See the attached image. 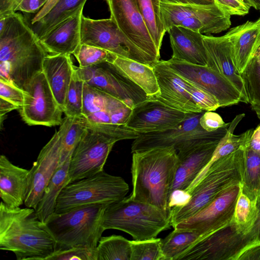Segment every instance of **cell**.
<instances>
[{
  "label": "cell",
  "mask_w": 260,
  "mask_h": 260,
  "mask_svg": "<svg viewBox=\"0 0 260 260\" xmlns=\"http://www.w3.org/2000/svg\"><path fill=\"white\" fill-rule=\"evenodd\" d=\"M139 135L125 124L93 123L88 121L71 157L69 167L70 183L104 171L114 144L120 140H134Z\"/></svg>",
  "instance_id": "4"
},
{
  "label": "cell",
  "mask_w": 260,
  "mask_h": 260,
  "mask_svg": "<svg viewBox=\"0 0 260 260\" xmlns=\"http://www.w3.org/2000/svg\"><path fill=\"white\" fill-rule=\"evenodd\" d=\"M108 205H91L52 214L42 225L54 241V251L75 247L95 250L105 230L103 215Z\"/></svg>",
  "instance_id": "5"
},
{
  "label": "cell",
  "mask_w": 260,
  "mask_h": 260,
  "mask_svg": "<svg viewBox=\"0 0 260 260\" xmlns=\"http://www.w3.org/2000/svg\"><path fill=\"white\" fill-rule=\"evenodd\" d=\"M165 61L181 77L215 96L220 107L245 103L240 92L229 80L207 66L172 58Z\"/></svg>",
  "instance_id": "15"
},
{
  "label": "cell",
  "mask_w": 260,
  "mask_h": 260,
  "mask_svg": "<svg viewBox=\"0 0 260 260\" xmlns=\"http://www.w3.org/2000/svg\"><path fill=\"white\" fill-rule=\"evenodd\" d=\"M241 152L240 147L211 164L204 178L191 192L188 203L181 207L171 209L173 228L197 213L225 190L241 182Z\"/></svg>",
  "instance_id": "7"
},
{
  "label": "cell",
  "mask_w": 260,
  "mask_h": 260,
  "mask_svg": "<svg viewBox=\"0 0 260 260\" xmlns=\"http://www.w3.org/2000/svg\"><path fill=\"white\" fill-rule=\"evenodd\" d=\"M167 32L173 52L172 59L195 65L207 66V56L203 34L176 25L170 27Z\"/></svg>",
  "instance_id": "24"
},
{
  "label": "cell",
  "mask_w": 260,
  "mask_h": 260,
  "mask_svg": "<svg viewBox=\"0 0 260 260\" xmlns=\"http://www.w3.org/2000/svg\"><path fill=\"white\" fill-rule=\"evenodd\" d=\"M20 108L23 121L29 125H60L63 111L57 102L43 72L37 74L25 87Z\"/></svg>",
  "instance_id": "13"
},
{
  "label": "cell",
  "mask_w": 260,
  "mask_h": 260,
  "mask_svg": "<svg viewBox=\"0 0 260 260\" xmlns=\"http://www.w3.org/2000/svg\"><path fill=\"white\" fill-rule=\"evenodd\" d=\"M81 44L99 47L115 55L153 66L157 61L133 43L111 18H81Z\"/></svg>",
  "instance_id": "12"
},
{
  "label": "cell",
  "mask_w": 260,
  "mask_h": 260,
  "mask_svg": "<svg viewBox=\"0 0 260 260\" xmlns=\"http://www.w3.org/2000/svg\"><path fill=\"white\" fill-rule=\"evenodd\" d=\"M257 215L256 200L250 199L241 189L235 206L234 222L241 229L249 231L254 225Z\"/></svg>",
  "instance_id": "37"
},
{
  "label": "cell",
  "mask_w": 260,
  "mask_h": 260,
  "mask_svg": "<svg viewBox=\"0 0 260 260\" xmlns=\"http://www.w3.org/2000/svg\"><path fill=\"white\" fill-rule=\"evenodd\" d=\"M29 176V170L14 165L4 154L0 156V197L5 204L17 207L24 203Z\"/></svg>",
  "instance_id": "26"
},
{
  "label": "cell",
  "mask_w": 260,
  "mask_h": 260,
  "mask_svg": "<svg viewBox=\"0 0 260 260\" xmlns=\"http://www.w3.org/2000/svg\"><path fill=\"white\" fill-rule=\"evenodd\" d=\"M245 2L251 7L260 11V0H244Z\"/></svg>",
  "instance_id": "53"
},
{
  "label": "cell",
  "mask_w": 260,
  "mask_h": 260,
  "mask_svg": "<svg viewBox=\"0 0 260 260\" xmlns=\"http://www.w3.org/2000/svg\"><path fill=\"white\" fill-rule=\"evenodd\" d=\"M18 109L20 108L16 105L0 98L1 125H2L3 121L5 119V116L8 113Z\"/></svg>",
  "instance_id": "50"
},
{
  "label": "cell",
  "mask_w": 260,
  "mask_h": 260,
  "mask_svg": "<svg viewBox=\"0 0 260 260\" xmlns=\"http://www.w3.org/2000/svg\"><path fill=\"white\" fill-rule=\"evenodd\" d=\"M83 9H81L39 39L48 53L71 55L75 53L81 45Z\"/></svg>",
  "instance_id": "23"
},
{
  "label": "cell",
  "mask_w": 260,
  "mask_h": 260,
  "mask_svg": "<svg viewBox=\"0 0 260 260\" xmlns=\"http://www.w3.org/2000/svg\"><path fill=\"white\" fill-rule=\"evenodd\" d=\"M241 189V182L229 187L197 213L173 228L194 230L201 238L220 228L232 219Z\"/></svg>",
  "instance_id": "17"
},
{
  "label": "cell",
  "mask_w": 260,
  "mask_h": 260,
  "mask_svg": "<svg viewBox=\"0 0 260 260\" xmlns=\"http://www.w3.org/2000/svg\"><path fill=\"white\" fill-rule=\"evenodd\" d=\"M132 111L123 102L84 82L82 115L89 122L125 124Z\"/></svg>",
  "instance_id": "19"
},
{
  "label": "cell",
  "mask_w": 260,
  "mask_h": 260,
  "mask_svg": "<svg viewBox=\"0 0 260 260\" xmlns=\"http://www.w3.org/2000/svg\"><path fill=\"white\" fill-rule=\"evenodd\" d=\"M215 4L230 15L244 16L249 13L250 7L244 0H214Z\"/></svg>",
  "instance_id": "44"
},
{
  "label": "cell",
  "mask_w": 260,
  "mask_h": 260,
  "mask_svg": "<svg viewBox=\"0 0 260 260\" xmlns=\"http://www.w3.org/2000/svg\"><path fill=\"white\" fill-rule=\"evenodd\" d=\"M162 0H137L140 11L158 52L166 30L160 11Z\"/></svg>",
  "instance_id": "34"
},
{
  "label": "cell",
  "mask_w": 260,
  "mask_h": 260,
  "mask_svg": "<svg viewBox=\"0 0 260 260\" xmlns=\"http://www.w3.org/2000/svg\"><path fill=\"white\" fill-rule=\"evenodd\" d=\"M228 123H225L218 114L213 111L204 112L200 119L201 126L209 132L217 130Z\"/></svg>",
  "instance_id": "46"
},
{
  "label": "cell",
  "mask_w": 260,
  "mask_h": 260,
  "mask_svg": "<svg viewBox=\"0 0 260 260\" xmlns=\"http://www.w3.org/2000/svg\"><path fill=\"white\" fill-rule=\"evenodd\" d=\"M110 18L120 30L137 47L157 62L160 60L158 51L146 25L137 0H105Z\"/></svg>",
  "instance_id": "16"
},
{
  "label": "cell",
  "mask_w": 260,
  "mask_h": 260,
  "mask_svg": "<svg viewBox=\"0 0 260 260\" xmlns=\"http://www.w3.org/2000/svg\"><path fill=\"white\" fill-rule=\"evenodd\" d=\"M55 242L38 219L35 209L0 204V249L17 260H45L54 251Z\"/></svg>",
  "instance_id": "3"
},
{
  "label": "cell",
  "mask_w": 260,
  "mask_h": 260,
  "mask_svg": "<svg viewBox=\"0 0 260 260\" xmlns=\"http://www.w3.org/2000/svg\"><path fill=\"white\" fill-rule=\"evenodd\" d=\"M259 127H260V124L259 125Z\"/></svg>",
  "instance_id": "55"
},
{
  "label": "cell",
  "mask_w": 260,
  "mask_h": 260,
  "mask_svg": "<svg viewBox=\"0 0 260 260\" xmlns=\"http://www.w3.org/2000/svg\"><path fill=\"white\" fill-rule=\"evenodd\" d=\"M245 143L242 149L240 173L242 191L253 201L260 196V154Z\"/></svg>",
  "instance_id": "32"
},
{
  "label": "cell",
  "mask_w": 260,
  "mask_h": 260,
  "mask_svg": "<svg viewBox=\"0 0 260 260\" xmlns=\"http://www.w3.org/2000/svg\"><path fill=\"white\" fill-rule=\"evenodd\" d=\"M238 260H260V242L255 243L247 249Z\"/></svg>",
  "instance_id": "48"
},
{
  "label": "cell",
  "mask_w": 260,
  "mask_h": 260,
  "mask_svg": "<svg viewBox=\"0 0 260 260\" xmlns=\"http://www.w3.org/2000/svg\"><path fill=\"white\" fill-rule=\"evenodd\" d=\"M204 113H188L186 118L174 128L140 134L132 143V153L165 147H173L180 153L204 144L219 142L226 134L230 123L215 131L207 132L200 124Z\"/></svg>",
  "instance_id": "10"
},
{
  "label": "cell",
  "mask_w": 260,
  "mask_h": 260,
  "mask_svg": "<svg viewBox=\"0 0 260 260\" xmlns=\"http://www.w3.org/2000/svg\"><path fill=\"white\" fill-rule=\"evenodd\" d=\"M24 91L9 81L0 78V98L18 106L20 109L24 101Z\"/></svg>",
  "instance_id": "43"
},
{
  "label": "cell",
  "mask_w": 260,
  "mask_h": 260,
  "mask_svg": "<svg viewBox=\"0 0 260 260\" xmlns=\"http://www.w3.org/2000/svg\"><path fill=\"white\" fill-rule=\"evenodd\" d=\"M199 238V234L194 230L174 228L165 238L161 239L160 247L164 259L176 260Z\"/></svg>",
  "instance_id": "33"
},
{
  "label": "cell",
  "mask_w": 260,
  "mask_h": 260,
  "mask_svg": "<svg viewBox=\"0 0 260 260\" xmlns=\"http://www.w3.org/2000/svg\"><path fill=\"white\" fill-rule=\"evenodd\" d=\"M257 221L245 231L232 219L228 223L198 239L176 260H238L241 255L258 241Z\"/></svg>",
  "instance_id": "8"
},
{
  "label": "cell",
  "mask_w": 260,
  "mask_h": 260,
  "mask_svg": "<svg viewBox=\"0 0 260 260\" xmlns=\"http://www.w3.org/2000/svg\"><path fill=\"white\" fill-rule=\"evenodd\" d=\"M48 0H9V14L21 11L27 14L37 12Z\"/></svg>",
  "instance_id": "45"
},
{
  "label": "cell",
  "mask_w": 260,
  "mask_h": 260,
  "mask_svg": "<svg viewBox=\"0 0 260 260\" xmlns=\"http://www.w3.org/2000/svg\"><path fill=\"white\" fill-rule=\"evenodd\" d=\"M133 190L128 197L170 211L168 202L178 157L173 147L132 153Z\"/></svg>",
  "instance_id": "2"
},
{
  "label": "cell",
  "mask_w": 260,
  "mask_h": 260,
  "mask_svg": "<svg viewBox=\"0 0 260 260\" xmlns=\"http://www.w3.org/2000/svg\"><path fill=\"white\" fill-rule=\"evenodd\" d=\"M60 136L56 131L41 150L29 170V183L24 201L26 207L35 209L45 189L59 166Z\"/></svg>",
  "instance_id": "20"
},
{
  "label": "cell",
  "mask_w": 260,
  "mask_h": 260,
  "mask_svg": "<svg viewBox=\"0 0 260 260\" xmlns=\"http://www.w3.org/2000/svg\"><path fill=\"white\" fill-rule=\"evenodd\" d=\"M159 89L154 98L164 104L185 113L201 112L186 89L184 80L171 69L165 60L152 66Z\"/></svg>",
  "instance_id": "21"
},
{
  "label": "cell",
  "mask_w": 260,
  "mask_h": 260,
  "mask_svg": "<svg viewBox=\"0 0 260 260\" xmlns=\"http://www.w3.org/2000/svg\"><path fill=\"white\" fill-rule=\"evenodd\" d=\"M73 55L81 68L107 62L112 63L117 56L105 49L84 44H81Z\"/></svg>",
  "instance_id": "39"
},
{
  "label": "cell",
  "mask_w": 260,
  "mask_h": 260,
  "mask_svg": "<svg viewBox=\"0 0 260 260\" xmlns=\"http://www.w3.org/2000/svg\"><path fill=\"white\" fill-rule=\"evenodd\" d=\"M256 206L257 209L258 215L256 219L258 225V241L260 242V196L256 199Z\"/></svg>",
  "instance_id": "52"
},
{
  "label": "cell",
  "mask_w": 260,
  "mask_h": 260,
  "mask_svg": "<svg viewBox=\"0 0 260 260\" xmlns=\"http://www.w3.org/2000/svg\"><path fill=\"white\" fill-rule=\"evenodd\" d=\"M256 53L260 56V47L258 48Z\"/></svg>",
  "instance_id": "54"
},
{
  "label": "cell",
  "mask_w": 260,
  "mask_h": 260,
  "mask_svg": "<svg viewBox=\"0 0 260 260\" xmlns=\"http://www.w3.org/2000/svg\"><path fill=\"white\" fill-rule=\"evenodd\" d=\"M71 158L59 166L51 178L35 209L40 221L44 223L55 212L57 199L64 187L70 183L69 167Z\"/></svg>",
  "instance_id": "31"
},
{
  "label": "cell",
  "mask_w": 260,
  "mask_h": 260,
  "mask_svg": "<svg viewBox=\"0 0 260 260\" xmlns=\"http://www.w3.org/2000/svg\"><path fill=\"white\" fill-rule=\"evenodd\" d=\"M128 191L129 186L122 177L103 171L64 187L57 199L55 212L91 205H110L124 199Z\"/></svg>",
  "instance_id": "9"
},
{
  "label": "cell",
  "mask_w": 260,
  "mask_h": 260,
  "mask_svg": "<svg viewBox=\"0 0 260 260\" xmlns=\"http://www.w3.org/2000/svg\"><path fill=\"white\" fill-rule=\"evenodd\" d=\"M84 82L75 67L65 99L63 111L66 117L82 115Z\"/></svg>",
  "instance_id": "38"
},
{
  "label": "cell",
  "mask_w": 260,
  "mask_h": 260,
  "mask_svg": "<svg viewBox=\"0 0 260 260\" xmlns=\"http://www.w3.org/2000/svg\"><path fill=\"white\" fill-rule=\"evenodd\" d=\"M188 113L149 98L134 107L125 125L140 134L164 131L177 126Z\"/></svg>",
  "instance_id": "18"
},
{
  "label": "cell",
  "mask_w": 260,
  "mask_h": 260,
  "mask_svg": "<svg viewBox=\"0 0 260 260\" xmlns=\"http://www.w3.org/2000/svg\"><path fill=\"white\" fill-rule=\"evenodd\" d=\"M161 1L173 4L211 5L214 4V0H162Z\"/></svg>",
  "instance_id": "51"
},
{
  "label": "cell",
  "mask_w": 260,
  "mask_h": 260,
  "mask_svg": "<svg viewBox=\"0 0 260 260\" xmlns=\"http://www.w3.org/2000/svg\"><path fill=\"white\" fill-rule=\"evenodd\" d=\"M48 54L23 15L0 17V78L24 90Z\"/></svg>",
  "instance_id": "1"
},
{
  "label": "cell",
  "mask_w": 260,
  "mask_h": 260,
  "mask_svg": "<svg viewBox=\"0 0 260 260\" xmlns=\"http://www.w3.org/2000/svg\"><path fill=\"white\" fill-rule=\"evenodd\" d=\"M160 238L131 240V260H164Z\"/></svg>",
  "instance_id": "40"
},
{
  "label": "cell",
  "mask_w": 260,
  "mask_h": 260,
  "mask_svg": "<svg viewBox=\"0 0 260 260\" xmlns=\"http://www.w3.org/2000/svg\"><path fill=\"white\" fill-rule=\"evenodd\" d=\"M96 260L95 250L75 247L54 251L45 260Z\"/></svg>",
  "instance_id": "42"
},
{
  "label": "cell",
  "mask_w": 260,
  "mask_h": 260,
  "mask_svg": "<svg viewBox=\"0 0 260 260\" xmlns=\"http://www.w3.org/2000/svg\"><path fill=\"white\" fill-rule=\"evenodd\" d=\"M87 0H48L29 21L40 39L58 24L83 8ZM26 20V19H25Z\"/></svg>",
  "instance_id": "25"
},
{
  "label": "cell",
  "mask_w": 260,
  "mask_h": 260,
  "mask_svg": "<svg viewBox=\"0 0 260 260\" xmlns=\"http://www.w3.org/2000/svg\"><path fill=\"white\" fill-rule=\"evenodd\" d=\"M191 194L185 190L175 189L169 197L168 207L171 210L172 208H180L186 205L189 201Z\"/></svg>",
  "instance_id": "47"
},
{
  "label": "cell",
  "mask_w": 260,
  "mask_h": 260,
  "mask_svg": "<svg viewBox=\"0 0 260 260\" xmlns=\"http://www.w3.org/2000/svg\"><path fill=\"white\" fill-rule=\"evenodd\" d=\"M112 63L149 97L155 98L159 94V89L152 66L118 56Z\"/></svg>",
  "instance_id": "30"
},
{
  "label": "cell",
  "mask_w": 260,
  "mask_h": 260,
  "mask_svg": "<svg viewBox=\"0 0 260 260\" xmlns=\"http://www.w3.org/2000/svg\"><path fill=\"white\" fill-rule=\"evenodd\" d=\"M203 40L207 53V66L229 80L247 104L243 79L235 64L231 41L225 35L221 37L203 35Z\"/></svg>",
  "instance_id": "22"
},
{
  "label": "cell",
  "mask_w": 260,
  "mask_h": 260,
  "mask_svg": "<svg viewBox=\"0 0 260 260\" xmlns=\"http://www.w3.org/2000/svg\"><path fill=\"white\" fill-rule=\"evenodd\" d=\"M96 260H131V241L112 235L102 237L95 249Z\"/></svg>",
  "instance_id": "35"
},
{
  "label": "cell",
  "mask_w": 260,
  "mask_h": 260,
  "mask_svg": "<svg viewBox=\"0 0 260 260\" xmlns=\"http://www.w3.org/2000/svg\"><path fill=\"white\" fill-rule=\"evenodd\" d=\"M184 80L186 89L192 99L202 111H213L220 107L218 100L215 96Z\"/></svg>",
  "instance_id": "41"
},
{
  "label": "cell",
  "mask_w": 260,
  "mask_h": 260,
  "mask_svg": "<svg viewBox=\"0 0 260 260\" xmlns=\"http://www.w3.org/2000/svg\"><path fill=\"white\" fill-rule=\"evenodd\" d=\"M219 142L204 144L177 153L178 161L171 193L177 189L186 190L190 186L211 160Z\"/></svg>",
  "instance_id": "28"
},
{
  "label": "cell",
  "mask_w": 260,
  "mask_h": 260,
  "mask_svg": "<svg viewBox=\"0 0 260 260\" xmlns=\"http://www.w3.org/2000/svg\"><path fill=\"white\" fill-rule=\"evenodd\" d=\"M248 103L260 119V56L256 53L241 74Z\"/></svg>",
  "instance_id": "36"
},
{
  "label": "cell",
  "mask_w": 260,
  "mask_h": 260,
  "mask_svg": "<svg viewBox=\"0 0 260 260\" xmlns=\"http://www.w3.org/2000/svg\"><path fill=\"white\" fill-rule=\"evenodd\" d=\"M70 55L48 54L43 63V72L57 102L62 110L75 68Z\"/></svg>",
  "instance_id": "29"
},
{
  "label": "cell",
  "mask_w": 260,
  "mask_h": 260,
  "mask_svg": "<svg viewBox=\"0 0 260 260\" xmlns=\"http://www.w3.org/2000/svg\"><path fill=\"white\" fill-rule=\"evenodd\" d=\"M103 226L125 232L135 240L156 238L172 226L170 211L125 197L107 206Z\"/></svg>",
  "instance_id": "6"
},
{
  "label": "cell",
  "mask_w": 260,
  "mask_h": 260,
  "mask_svg": "<svg viewBox=\"0 0 260 260\" xmlns=\"http://www.w3.org/2000/svg\"><path fill=\"white\" fill-rule=\"evenodd\" d=\"M247 145L252 150L260 154V127L258 125L253 133Z\"/></svg>",
  "instance_id": "49"
},
{
  "label": "cell",
  "mask_w": 260,
  "mask_h": 260,
  "mask_svg": "<svg viewBox=\"0 0 260 260\" xmlns=\"http://www.w3.org/2000/svg\"><path fill=\"white\" fill-rule=\"evenodd\" d=\"M76 69L85 83L123 102L132 109L150 98L111 62Z\"/></svg>",
  "instance_id": "14"
},
{
  "label": "cell",
  "mask_w": 260,
  "mask_h": 260,
  "mask_svg": "<svg viewBox=\"0 0 260 260\" xmlns=\"http://www.w3.org/2000/svg\"><path fill=\"white\" fill-rule=\"evenodd\" d=\"M225 35L232 43L235 64L241 74L260 47V18L234 27Z\"/></svg>",
  "instance_id": "27"
},
{
  "label": "cell",
  "mask_w": 260,
  "mask_h": 260,
  "mask_svg": "<svg viewBox=\"0 0 260 260\" xmlns=\"http://www.w3.org/2000/svg\"><path fill=\"white\" fill-rule=\"evenodd\" d=\"M160 11L166 31L176 25L211 36L226 30L231 25V15L223 12L215 3L205 5L161 1Z\"/></svg>",
  "instance_id": "11"
}]
</instances>
